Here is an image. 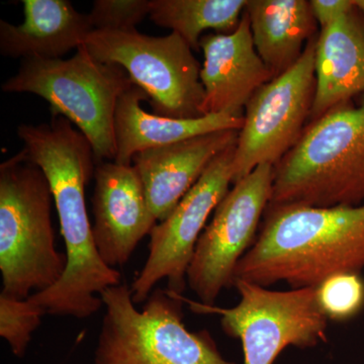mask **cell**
I'll return each mask as SVG.
<instances>
[{
  "mask_svg": "<svg viewBox=\"0 0 364 364\" xmlns=\"http://www.w3.org/2000/svg\"><path fill=\"white\" fill-rule=\"evenodd\" d=\"M18 135L23 158L43 170L51 186L67 257L61 279L28 299L49 315L90 318L104 306L102 294L122 279L100 257L86 210L85 188L97 163L92 147L62 116L52 117L50 124H20Z\"/></svg>",
  "mask_w": 364,
  "mask_h": 364,
  "instance_id": "cell-1",
  "label": "cell"
},
{
  "mask_svg": "<svg viewBox=\"0 0 364 364\" xmlns=\"http://www.w3.org/2000/svg\"><path fill=\"white\" fill-rule=\"evenodd\" d=\"M255 242L235 270L268 287H317L341 273L364 269V203L331 208L268 205Z\"/></svg>",
  "mask_w": 364,
  "mask_h": 364,
  "instance_id": "cell-2",
  "label": "cell"
},
{
  "mask_svg": "<svg viewBox=\"0 0 364 364\" xmlns=\"http://www.w3.org/2000/svg\"><path fill=\"white\" fill-rule=\"evenodd\" d=\"M364 203V95L309 123L274 165L269 205L316 208Z\"/></svg>",
  "mask_w": 364,
  "mask_h": 364,
  "instance_id": "cell-3",
  "label": "cell"
},
{
  "mask_svg": "<svg viewBox=\"0 0 364 364\" xmlns=\"http://www.w3.org/2000/svg\"><path fill=\"white\" fill-rule=\"evenodd\" d=\"M52 191L43 170L21 152L0 165L1 294L26 299L55 286L67 267L55 244Z\"/></svg>",
  "mask_w": 364,
  "mask_h": 364,
  "instance_id": "cell-4",
  "label": "cell"
},
{
  "mask_svg": "<svg viewBox=\"0 0 364 364\" xmlns=\"http://www.w3.org/2000/svg\"><path fill=\"white\" fill-rule=\"evenodd\" d=\"M100 298L105 313L95 364H236L222 355L207 330L186 328L181 294L155 289L142 311L127 284L109 287Z\"/></svg>",
  "mask_w": 364,
  "mask_h": 364,
  "instance_id": "cell-5",
  "label": "cell"
},
{
  "mask_svg": "<svg viewBox=\"0 0 364 364\" xmlns=\"http://www.w3.org/2000/svg\"><path fill=\"white\" fill-rule=\"evenodd\" d=\"M133 85L123 67L100 61L81 46L70 59H23L1 90L47 100L52 117H66L87 138L98 163L114 161L117 100Z\"/></svg>",
  "mask_w": 364,
  "mask_h": 364,
  "instance_id": "cell-6",
  "label": "cell"
},
{
  "mask_svg": "<svg viewBox=\"0 0 364 364\" xmlns=\"http://www.w3.org/2000/svg\"><path fill=\"white\" fill-rule=\"evenodd\" d=\"M83 46L100 61L123 67L132 82L147 95L156 116L203 117L202 67L178 33L151 37L136 30L93 31Z\"/></svg>",
  "mask_w": 364,
  "mask_h": 364,
  "instance_id": "cell-7",
  "label": "cell"
},
{
  "mask_svg": "<svg viewBox=\"0 0 364 364\" xmlns=\"http://www.w3.org/2000/svg\"><path fill=\"white\" fill-rule=\"evenodd\" d=\"M240 301L222 309L186 301L196 313L221 317L223 331L241 340L244 364H273L287 347L311 348L327 340L328 318L318 304L315 287L272 291L237 280Z\"/></svg>",
  "mask_w": 364,
  "mask_h": 364,
  "instance_id": "cell-8",
  "label": "cell"
},
{
  "mask_svg": "<svg viewBox=\"0 0 364 364\" xmlns=\"http://www.w3.org/2000/svg\"><path fill=\"white\" fill-rule=\"evenodd\" d=\"M318 35L293 67L261 86L244 109L233 162V184L261 164L274 166L298 143L310 119L316 91Z\"/></svg>",
  "mask_w": 364,
  "mask_h": 364,
  "instance_id": "cell-9",
  "label": "cell"
},
{
  "mask_svg": "<svg viewBox=\"0 0 364 364\" xmlns=\"http://www.w3.org/2000/svg\"><path fill=\"white\" fill-rule=\"evenodd\" d=\"M272 164H261L233 184L196 246L188 284L202 305L215 306L223 289L234 287L239 261L253 245L272 196Z\"/></svg>",
  "mask_w": 364,
  "mask_h": 364,
  "instance_id": "cell-10",
  "label": "cell"
},
{
  "mask_svg": "<svg viewBox=\"0 0 364 364\" xmlns=\"http://www.w3.org/2000/svg\"><path fill=\"white\" fill-rule=\"evenodd\" d=\"M236 145L215 158L173 212L153 228L147 260L131 287L136 305L147 301L161 280H167V289L172 293H183L189 263L208 217L233 184Z\"/></svg>",
  "mask_w": 364,
  "mask_h": 364,
  "instance_id": "cell-11",
  "label": "cell"
},
{
  "mask_svg": "<svg viewBox=\"0 0 364 364\" xmlns=\"http://www.w3.org/2000/svg\"><path fill=\"white\" fill-rule=\"evenodd\" d=\"M93 178L95 246L107 267H123L144 237L150 235L157 219L133 165L98 162Z\"/></svg>",
  "mask_w": 364,
  "mask_h": 364,
  "instance_id": "cell-12",
  "label": "cell"
},
{
  "mask_svg": "<svg viewBox=\"0 0 364 364\" xmlns=\"http://www.w3.org/2000/svg\"><path fill=\"white\" fill-rule=\"evenodd\" d=\"M205 88L203 114H244L246 105L273 76L254 46L247 14L231 33H208L200 41Z\"/></svg>",
  "mask_w": 364,
  "mask_h": 364,
  "instance_id": "cell-13",
  "label": "cell"
},
{
  "mask_svg": "<svg viewBox=\"0 0 364 364\" xmlns=\"http://www.w3.org/2000/svg\"><path fill=\"white\" fill-rule=\"evenodd\" d=\"M239 131H219L136 153L133 166L158 222L164 221L221 153L237 143Z\"/></svg>",
  "mask_w": 364,
  "mask_h": 364,
  "instance_id": "cell-14",
  "label": "cell"
},
{
  "mask_svg": "<svg viewBox=\"0 0 364 364\" xmlns=\"http://www.w3.org/2000/svg\"><path fill=\"white\" fill-rule=\"evenodd\" d=\"M315 74L310 123L364 93V16L356 6L332 25L321 28Z\"/></svg>",
  "mask_w": 364,
  "mask_h": 364,
  "instance_id": "cell-15",
  "label": "cell"
},
{
  "mask_svg": "<svg viewBox=\"0 0 364 364\" xmlns=\"http://www.w3.org/2000/svg\"><path fill=\"white\" fill-rule=\"evenodd\" d=\"M148 97L134 85L117 100L114 116V162L132 165L136 153L163 147L219 131H240L244 114H207L198 119H171L144 111L141 102Z\"/></svg>",
  "mask_w": 364,
  "mask_h": 364,
  "instance_id": "cell-16",
  "label": "cell"
},
{
  "mask_svg": "<svg viewBox=\"0 0 364 364\" xmlns=\"http://www.w3.org/2000/svg\"><path fill=\"white\" fill-rule=\"evenodd\" d=\"M20 26L0 21V53L11 58L60 59L93 32L88 14L67 0H23Z\"/></svg>",
  "mask_w": 364,
  "mask_h": 364,
  "instance_id": "cell-17",
  "label": "cell"
},
{
  "mask_svg": "<svg viewBox=\"0 0 364 364\" xmlns=\"http://www.w3.org/2000/svg\"><path fill=\"white\" fill-rule=\"evenodd\" d=\"M244 11L256 51L273 78L293 67L306 43L318 33L306 0H248Z\"/></svg>",
  "mask_w": 364,
  "mask_h": 364,
  "instance_id": "cell-18",
  "label": "cell"
},
{
  "mask_svg": "<svg viewBox=\"0 0 364 364\" xmlns=\"http://www.w3.org/2000/svg\"><path fill=\"white\" fill-rule=\"evenodd\" d=\"M246 4L247 0H151L149 16L157 26L171 28L198 51L205 31L233 33Z\"/></svg>",
  "mask_w": 364,
  "mask_h": 364,
  "instance_id": "cell-19",
  "label": "cell"
},
{
  "mask_svg": "<svg viewBox=\"0 0 364 364\" xmlns=\"http://www.w3.org/2000/svg\"><path fill=\"white\" fill-rule=\"evenodd\" d=\"M316 294L328 320L345 322L363 311L364 280L359 273L333 275L316 287Z\"/></svg>",
  "mask_w": 364,
  "mask_h": 364,
  "instance_id": "cell-20",
  "label": "cell"
},
{
  "mask_svg": "<svg viewBox=\"0 0 364 364\" xmlns=\"http://www.w3.org/2000/svg\"><path fill=\"white\" fill-rule=\"evenodd\" d=\"M46 314L30 299L9 298L0 294V336L16 358H23L33 333L39 328Z\"/></svg>",
  "mask_w": 364,
  "mask_h": 364,
  "instance_id": "cell-21",
  "label": "cell"
},
{
  "mask_svg": "<svg viewBox=\"0 0 364 364\" xmlns=\"http://www.w3.org/2000/svg\"><path fill=\"white\" fill-rule=\"evenodd\" d=\"M151 0H95L88 16L93 31L134 32L150 14Z\"/></svg>",
  "mask_w": 364,
  "mask_h": 364,
  "instance_id": "cell-22",
  "label": "cell"
},
{
  "mask_svg": "<svg viewBox=\"0 0 364 364\" xmlns=\"http://www.w3.org/2000/svg\"><path fill=\"white\" fill-rule=\"evenodd\" d=\"M310 4L321 28L332 25L355 6L354 0H311Z\"/></svg>",
  "mask_w": 364,
  "mask_h": 364,
  "instance_id": "cell-23",
  "label": "cell"
},
{
  "mask_svg": "<svg viewBox=\"0 0 364 364\" xmlns=\"http://www.w3.org/2000/svg\"><path fill=\"white\" fill-rule=\"evenodd\" d=\"M354 2H355L356 7H358L359 11H360L364 16V0H354Z\"/></svg>",
  "mask_w": 364,
  "mask_h": 364,
  "instance_id": "cell-24",
  "label": "cell"
}]
</instances>
